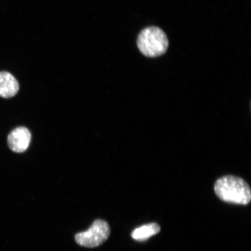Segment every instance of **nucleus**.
I'll list each match as a JSON object with an SVG mask.
<instances>
[{"mask_svg": "<svg viewBox=\"0 0 251 251\" xmlns=\"http://www.w3.org/2000/svg\"><path fill=\"white\" fill-rule=\"evenodd\" d=\"M215 192L223 201L247 205L251 201L250 187L243 178L225 176L216 181Z\"/></svg>", "mask_w": 251, "mask_h": 251, "instance_id": "nucleus-1", "label": "nucleus"}, {"mask_svg": "<svg viewBox=\"0 0 251 251\" xmlns=\"http://www.w3.org/2000/svg\"><path fill=\"white\" fill-rule=\"evenodd\" d=\"M137 46L143 55L153 58L165 54L169 42L164 31L159 27H149L141 31Z\"/></svg>", "mask_w": 251, "mask_h": 251, "instance_id": "nucleus-2", "label": "nucleus"}, {"mask_svg": "<svg viewBox=\"0 0 251 251\" xmlns=\"http://www.w3.org/2000/svg\"><path fill=\"white\" fill-rule=\"evenodd\" d=\"M110 232L108 223L101 219H97L93 222L89 230L75 235V240L82 247H97L107 240Z\"/></svg>", "mask_w": 251, "mask_h": 251, "instance_id": "nucleus-3", "label": "nucleus"}, {"mask_svg": "<svg viewBox=\"0 0 251 251\" xmlns=\"http://www.w3.org/2000/svg\"><path fill=\"white\" fill-rule=\"evenodd\" d=\"M31 133L26 127L21 126L14 128L7 137L8 146L12 151L23 153L26 151L31 141Z\"/></svg>", "mask_w": 251, "mask_h": 251, "instance_id": "nucleus-4", "label": "nucleus"}, {"mask_svg": "<svg viewBox=\"0 0 251 251\" xmlns=\"http://www.w3.org/2000/svg\"><path fill=\"white\" fill-rule=\"evenodd\" d=\"M20 90L16 78L8 72H0V97L9 99L14 97Z\"/></svg>", "mask_w": 251, "mask_h": 251, "instance_id": "nucleus-5", "label": "nucleus"}, {"mask_svg": "<svg viewBox=\"0 0 251 251\" xmlns=\"http://www.w3.org/2000/svg\"><path fill=\"white\" fill-rule=\"evenodd\" d=\"M161 227L155 223L147 224L138 227L132 231L131 236L134 240L143 241L159 233Z\"/></svg>", "mask_w": 251, "mask_h": 251, "instance_id": "nucleus-6", "label": "nucleus"}]
</instances>
